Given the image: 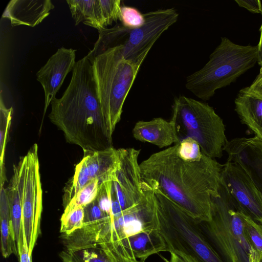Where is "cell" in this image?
Returning <instances> with one entry per match:
<instances>
[{
  "instance_id": "6da1fadb",
  "label": "cell",
  "mask_w": 262,
  "mask_h": 262,
  "mask_svg": "<svg viewBox=\"0 0 262 262\" xmlns=\"http://www.w3.org/2000/svg\"><path fill=\"white\" fill-rule=\"evenodd\" d=\"M178 144L154 153L140 164L142 181L199 222L211 220L212 197L219 195L223 165L203 154L189 162L177 154Z\"/></svg>"
},
{
  "instance_id": "7a4b0ae2",
  "label": "cell",
  "mask_w": 262,
  "mask_h": 262,
  "mask_svg": "<svg viewBox=\"0 0 262 262\" xmlns=\"http://www.w3.org/2000/svg\"><path fill=\"white\" fill-rule=\"evenodd\" d=\"M51 106L49 118L63 132L67 142L80 146L84 152L113 147L92 64L86 56L76 62L68 86Z\"/></svg>"
},
{
  "instance_id": "3957f363",
  "label": "cell",
  "mask_w": 262,
  "mask_h": 262,
  "mask_svg": "<svg viewBox=\"0 0 262 262\" xmlns=\"http://www.w3.org/2000/svg\"><path fill=\"white\" fill-rule=\"evenodd\" d=\"M149 188L156 206L159 231L167 252L176 253L187 262H225L208 239L201 222L161 192Z\"/></svg>"
},
{
  "instance_id": "277c9868",
  "label": "cell",
  "mask_w": 262,
  "mask_h": 262,
  "mask_svg": "<svg viewBox=\"0 0 262 262\" xmlns=\"http://www.w3.org/2000/svg\"><path fill=\"white\" fill-rule=\"evenodd\" d=\"M257 62V46L240 45L222 37L207 63L187 77L185 86L197 97L208 100L216 90L235 82Z\"/></svg>"
},
{
  "instance_id": "5b68a950",
  "label": "cell",
  "mask_w": 262,
  "mask_h": 262,
  "mask_svg": "<svg viewBox=\"0 0 262 262\" xmlns=\"http://www.w3.org/2000/svg\"><path fill=\"white\" fill-rule=\"evenodd\" d=\"M123 46L111 48L90 61L103 114L111 136L121 119L126 98L140 67L125 59Z\"/></svg>"
},
{
  "instance_id": "8992f818",
  "label": "cell",
  "mask_w": 262,
  "mask_h": 262,
  "mask_svg": "<svg viewBox=\"0 0 262 262\" xmlns=\"http://www.w3.org/2000/svg\"><path fill=\"white\" fill-rule=\"evenodd\" d=\"M221 184L212 197L211 220L201 222L208 239L225 262H249L253 249L247 238L243 213Z\"/></svg>"
},
{
  "instance_id": "52a82bcc",
  "label": "cell",
  "mask_w": 262,
  "mask_h": 262,
  "mask_svg": "<svg viewBox=\"0 0 262 262\" xmlns=\"http://www.w3.org/2000/svg\"><path fill=\"white\" fill-rule=\"evenodd\" d=\"M170 120L175 125L180 141L192 138L206 156L212 159L222 156L228 140L223 120L212 107L180 96L174 99Z\"/></svg>"
},
{
  "instance_id": "ba28073f",
  "label": "cell",
  "mask_w": 262,
  "mask_h": 262,
  "mask_svg": "<svg viewBox=\"0 0 262 262\" xmlns=\"http://www.w3.org/2000/svg\"><path fill=\"white\" fill-rule=\"evenodd\" d=\"M22 198V227L30 255L41 233L42 191L39 171L38 146L33 144L27 154Z\"/></svg>"
},
{
  "instance_id": "9c48e42d",
  "label": "cell",
  "mask_w": 262,
  "mask_h": 262,
  "mask_svg": "<svg viewBox=\"0 0 262 262\" xmlns=\"http://www.w3.org/2000/svg\"><path fill=\"white\" fill-rule=\"evenodd\" d=\"M119 164V149L114 147L103 150L84 152L83 159L76 166L74 176L64 187V208L79 190L91 181L98 180L101 184L115 181Z\"/></svg>"
},
{
  "instance_id": "30bf717a",
  "label": "cell",
  "mask_w": 262,
  "mask_h": 262,
  "mask_svg": "<svg viewBox=\"0 0 262 262\" xmlns=\"http://www.w3.org/2000/svg\"><path fill=\"white\" fill-rule=\"evenodd\" d=\"M144 15L143 25L132 30L122 45L124 58L139 67L155 42L179 17L174 8L148 12Z\"/></svg>"
},
{
  "instance_id": "8fae6325",
  "label": "cell",
  "mask_w": 262,
  "mask_h": 262,
  "mask_svg": "<svg viewBox=\"0 0 262 262\" xmlns=\"http://www.w3.org/2000/svg\"><path fill=\"white\" fill-rule=\"evenodd\" d=\"M221 184L244 212L262 224V192L239 164L227 161L223 165Z\"/></svg>"
},
{
  "instance_id": "7c38bea8",
  "label": "cell",
  "mask_w": 262,
  "mask_h": 262,
  "mask_svg": "<svg viewBox=\"0 0 262 262\" xmlns=\"http://www.w3.org/2000/svg\"><path fill=\"white\" fill-rule=\"evenodd\" d=\"M119 151L120 164L113 186L123 194L127 210L139 206L145 199L138 163L140 150L127 148H119Z\"/></svg>"
},
{
  "instance_id": "4fadbf2b",
  "label": "cell",
  "mask_w": 262,
  "mask_h": 262,
  "mask_svg": "<svg viewBox=\"0 0 262 262\" xmlns=\"http://www.w3.org/2000/svg\"><path fill=\"white\" fill-rule=\"evenodd\" d=\"M76 50L59 48L36 73V79L41 84L45 94L43 116L55 98L68 74L76 64Z\"/></svg>"
},
{
  "instance_id": "5bb4252c",
  "label": "cell",
  "mask_w": 262,
  "mask_h": 262,
  "mask_svg": "<svg viewBox=\"0 0 262 262\" xmlns=\"http://www.w3.org/2000/svg\"><path fill=\"white\" fill-rule=\"evenodd\" d=\"M228 161L239 164L254 180L262 192V139L237 138L227 141L225 147Z\"/></svg>"
},
{
  "instance_id": "9a60e30c",
  "label": "cell",
  "mask_w": 262,
  "mask_h": 262,
  "mask_svg": "<svg viewBox=\"0 0 262 262\" xmlns=\"http://www.w3.org/2000/svg\"><path fill=\"white\" fill-rule=\"evenodd\" d=\"M25 171L26 159L23 156L14 165L13 174L6 188L12 233L18 256L23 239L22 198Z\"/></svg>"
},
{
  "instance_id": "2e32d148",
  "label": "cell",
  "mask_w": 262,
  "mask_h": 262,
  "mask_svg": "<svg viewBox=\"0 0 262 262\" xmlns=\"http://www.w3.org/2000/svg\"><path fill=\"white\" fill-rule=\"evenodd\" d=\"M168 249L159 230L143 232L122 241L115 253L127 258L142 261L150 255Z\"/></svg>"
},
{
  "instance_id": "e0dca14e",
  "label": "cell",
  "mask_w": 262,
  "mask_h": 262,
  "mask_svg": "<svg viewBox=\"0 0 262 262\" xmlns=\"http://www.w3.org/2000/svg\"><path fill=\"white\" fill-rule=\"evenodd\" d=\"M54 8L50 0H11L2 18L9 19L12 26L25 25L34 27L41 23Z\"/></svg>"
},
{
  "instance_id": "ac0fdd59",
  "label": "cell",
  "mask_w": 262,
  "mask_h": 262,
  "mask_svg": "<svg viewBox=\"0 0 262 262\" xmlns=\"http://www.w3.org/2000/svg\"><path fill=\"white\" fill-rule=\"evenodd\" d=\"M133 135L138 141L151 143L159 148L180 142L173 122L161 117L137 122L133 129Z\"/></svg>"
},
{
  "instance_id": "d6986e66",
  "label": "cell",
  "mask_w": 262,
  "mask_h": 262,
  "mask_svg": "<svg viewBox=\"0 0 262 262\" xmlns=\"http://www.w3.org/2000/svg\"><path fill=\"white\" fill-rule=\"evenodd\" d=\"M234 102L241 122L262 139V99L239 91Z\"/></svg>"
},
{
  "instance_id": "ffe728a7",
  "label": "cell",
  "mask_w": 262,
  "mask_h": 262,
  "mask_svg": "<svg viewBox=\"0 0 262 262\" xmlns=\"http://www.w3.org/2000/svg\"><path fill=\"white\" fill-rule=\"evenodd\" d=\"M75 25L82 22L98 30L106 28L99 0H67Z\"/></svg>"
},
{
  "instance_id": "44dd1931",
  "label": "cell",
  "mask_w": 262,
  "mask_h": 262,
  "mask_svg": "<svg viewBox=\"0 0 262 262\" xmlns=\"http://www.w3.org/2000/svg\"><path fill=\"white\" fill-rule=\"evenodd\" d=\"M131 30L121 23L111 28H105L98 30V38L86 57L91 61L108 49L123 45Z\"/></svg>"
},
{
  "instance_id": "7402d4cb",
  "label": "cell",
  "mask_w": 262,
  "mask_h": 262,
  "mask_svg": "<svg viewBox=\"0 0 262 262\" xmlns=\"http://www.w3.org/2000/svg\"><path fill=\"white\" fill-rule=\"evenodd\" d=\"M0 221L2 255L4 258H8L12 254H14L18 257L12 236L9 206L6 188L4 186H1L0 189Z\"/></svg>"
},
{
  "instance_id": "603a6c76",
  "label": "cell",
  "mask_w": 262,
  "mask_h": 262,
  "mask_svg": "<svg viewBox=\"0 0 262 262\" xmlns=\"http://www.w3.org/2000/svg\"><path fill=\"white\" fill-rule=\"evenodd\" d=\"M84 216L82 206L64 210L60 219V233L63 236H67L81 229L83 225Z\"/></svg>"
},
{
  "instance_id": "cb8c5ba5",
  "label": "cell",
  "mask_w": 262,
  "mask_h": 262,
  "mask_svg": "<svg viewBox=\"0 0 262 262\" xmlns=\"http://www.w3.org/2000/svg\"><path fill=\"white\" fill-rule=\"evenodd\" d=\"M13 108H7L0 100V170H5V153L11 124Z\"/></svg>"
},
{
  "instance_id": "d4e9b609",
  "label": "cell",
  "mask_w": 262,
  "mask_h": 262,
  "mask_svg": "<svg viewBox=\"0 0 262 262\" xmlns=\"http://www.w3.org/2000/svg\"><path fill=\"white\" fill-rule=\"evenodd\" d=\"M73 253L81 262H144L127 258L115 253H105L97 249H85Z\"/></svg>"
},
{
  "instance_id": "484cf974",
  "label": "cell",
  "mask_w": 262,
  "mask_h": 262,
  "mask_svg": "<svg viewBox=\"0 0 262 262\" xmlns=\"http://www.w3.org/2000/svg\"><path fill=\"white\" fill-rule=\"evenodd\" d=\"M100 182L95 180L83 187L72 199L64 210L71 209L77 207H84L94 201L97 195Z\"/></svg>"
},
{
  "instance_id": "4316f807",
  "label": "cell",
  "mask_w": 262,
  "mask_h": 262,
  "mask_svg": "<svg viewBox=\"0 0 262 262\" xmlns=\"http://www.w3.org/2000/svg\"><path fill=\"white\" fill-rule=\"evenodd\" d=\"M245 232L252 247L262 258V224L243 213Z\"/></svg>"
},
{
  "instance_id": "83f0119b",
  "label": "cell",
  "mask_w": 262,
  "mask_h": 262,
  "mask_svg": "<svg viewBox=\"0 0 262 262\" xmlns=\"http://www.w3.org/2000/svg\"><path fill=\"white\" fill-rule=\"evenodd\" d=\"M177 144V154L183 160L189 162H196L202 159L203 153L201 147L192 138H184Z\"/></svg>"
},
{
  "instance_id": "f1b7e54d",
  "label": "cell",
  "mask_w": 262,
  "mask_h": 262,
  "mask_svg": "<svg viewBox=\"0 0 262 262\" xmlns=\"http://www.w3.org/2000/svg\"><path fill=\"white\" fill-rule=\"evenodd\" d=\"M119 20L124 27L133 30L143 25L145 17L137 8L123 5L121 6Z\"/></svg>"
},
{
  "instance_id": "f546056e",
  "label": "cell",
  "mask_w": 262,
  "mask_h": 262,
  "mask_svg": "<svg viewBox=\"0 0 262 262\" xmlns=\"http://www.w3.org/2000/svg\"><path fill=\"white\" fill-rule=\"evenodd\" d=\"M105 27L117 21L120 17V0H99Z\"/></svg>"
},
{
  "instance_id": "4dcf8cb0",
  "label": "cell",
  "mask_w": 262,
  "mask_h": 262,
  "mask_svg": "<svg viewBox=\"0 0 262 262\" xmlns=\"http://www.w3.org/2000/svg\"><path fill=\"white\" fill-rule=\"evenodd\" d=\"M113 181H107L100 184L96 201L100 209L111 216L112 189Z\"/></svg>"
},
{
  "instance_id": "1f68e13d",
  "label": "cell",
  "mask_w": 262,
  "mask_h": 262,
  "mask_svg": "<svg viewBox=\"0 0 262 262\" xmlns=\"http://www.w3.org/2000/svg\"><path fill=\"white\" fill-rule=\"evenodd\" d=\"M83 224L97 222L106 217L108 215L105 213L99 207L96 199L92 203L83 207Z\"/></svg>"
},
{
  "instance_id": "d6a6232c",
  "label": "cell",
  "mask_w": 262,
  "mask_h": 262,
  "mask_svg": "<svg viewBox=\"0 0 262 262\" xmlns=\"http://www.w3.org/2000/svg\"><path fill=\"white\" fill-rule=\"evenodd\" d=\"M245 93L262 99V73H259L252 83L240 90Z\"/></svg>"
},
{
  "instance_id": "836d02e7",
  "label": "cell",
  "mask_w": 262,
  "mask_h": 262,
  "mask_svg": "<svg viewBox=\"0 0 262 262\" xmlns=\"http://www.w3.org/2000/svg\"><path fill=\"white\" fill-rule=\"evenodd\" d=\"M237 5L252 13H262V1L259 0H235Z\"/></svg>"
},
{
  "instance_id": "e575fe53",
  "label": "cell",
  "mask_w": 262,
  "mask_h": 262,
  "mask_svg": "<svg viewBox=\"0 0 262 262\" xmlns=\"http://www.w3.org/2000/svg\"><path fill=\"white\" fill-rule=\"evenodd\" d=\"M23 239L22 245L19 253V262H32L31 255H30L27 244L25 234L23 229Z\"/></svg>"
},
{
  "instance_id": "d590c367",
  "label": "cell",
  "mask_w": 262,
  "mask_h": 262,
  "mask_svg": "<svg viewBox=\"0 0 262 262\" xmlns=\"http://www.w3.org/2000/svg\"><path fill=\"white\" fill-rule=\"evenodd\" d=\"M62 262H81V261L73 253L68 251H63L60 254Z\"/></svg>"
},
{
  "instance_id": "8d00e7d4",
  "label": "cell",
  "mask_w": 262,
  "mask_h": 262,
  "mask_svg": "<svg viewBox=\"0 0 262 262\" xmlns=\"http://www.w3.org/2000/svg\"><path fill=\"white\" fill-rule=\"evenodd\" d=\"M262 15V13H261ZM260 32V39L257 47V63L260 66L259 73H262V23L259 29Z\"/></svg>"
},
{
  "instance_id": "74e56055",
  "label": "cell",
  "mask_w": 262,
  "mask_h": 262,
  "mask_svg": "<svg viewBox=\"0 0 262 262\" xmlns=\"http://www.w3.org/2000/svg\"><path fill=\"white\" fill-rule=\"evenodd\" d=\"M261 260L262 258L260 255L256 250L253 248L251 251L249 262H261Z\"/></svg>"
},
{
  "instance_id": "f35d334b",
  "label": "cell",
  "mask_w": 262,
  "mask_h": 262,
  "mask_svg": "<svg viewBox=\"0 0 262 262\" xmlns=\"http://www.w3.org/2000/svg\"><path fill=\"white\" fill-rule=\"evenodd\" d=\"M171 257L170 262H187L183 258L174 253H170Z\"/></svg>"
}]
</instances>
